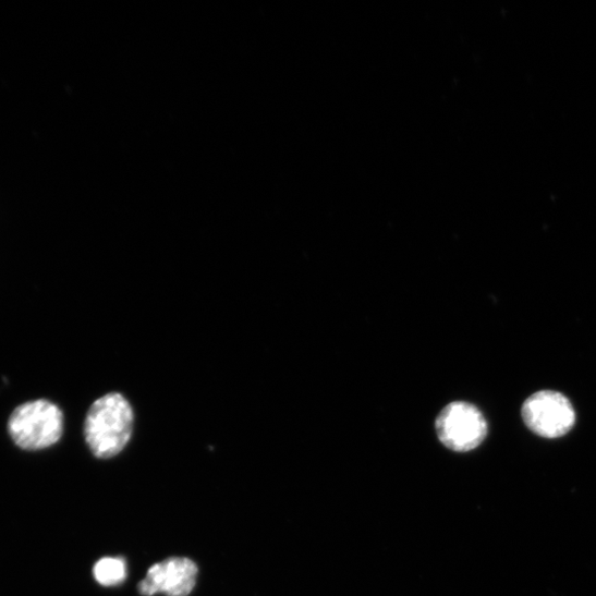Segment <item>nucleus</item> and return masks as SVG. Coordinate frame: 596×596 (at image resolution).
I'll list each match as a JSON object with an SVG mask.
<instances>
[{
  "instance_id": "f257e3e1",
  "label": "nucleus",
  "mask_w": 596,
  "mask_h": 596,
  "mask_svg": "<svg viewBox=\"0 0 596 596\" xmlns=\"http://www.w3.org/2000/svg\"><path fill=\"white\" fill-rule=\"evenodd\" d=\"M134 411L119 392H110L94 402L84 422V437L98 459H111L129 445L134 430Z\"/></svg>"
},
{
  "instance_id": "f03ea898",
  "label": "nucleus",
  "mask_w": 596,
  "mask_h": 596,
  "mask_svg": "<svg viewBox=\"0 0 596 596\" xmlns=\"http://www.w3.org/2000/svg\"><path fill=\"white\" fill-rule=\"evenodd\" d=\"M63 413L48 400L19 406L9 422L14 442L24 450H42L56 445L63 435Z\"/></svg>"
},
{
  "instance_id": "7ed1b4c3",
  "label": "nucleus",
  "mask_w": 596,
  "mask_h": 596,
  "mask_svg": "<svg viewBox=\"0 0 596 596\" xmlns=\"http://www.w3.org/2000/svg\"><path fill=\"white\" fill-rule=\"evenodd\" d=\"M440 441L455 452L478 448L487 437V422L473 404L458 401L447 405L437 419Z\"/></svg>"
},
{
  "instance_id": "20e7f679",
  "label": "nucleus",
  "mask_w": 596,
  "mask_h": 596,
  "mask_svg": "<svg viewBox=\"0 0 596 596\" xmlns=\"http://www.w3.org/2000/svg\"><path fill=\"white\" fill-rule=\"evenodd\" d=\"M523 418L531 431L546 438L565 436L575 423V411L565 396L543 390L531 396L523 405Z\"/></svg>"
},
{
  "instance_id": "39448f33",
  "label": "nucleus",
  "mask_w": 596,
  "mask_h": 596,
  "mask_svg": "<svg viewBox=\"0 0 596 596\" xmlns=\"http://www.w3.org/2000/svg\"><path fill=\"white\" fill-rule=\"evenodd\" d=\"M197 564L183 557L168 558L151 565L138 584L144 596L162 593L167 596H188L197 582Z\"/></svg>"
},
{
  "instance_id": "423d86ee",
  "label": "nucleus",
  "mask_w": 596,
  "mask_h": 596,
  "mask_svg": "<svg viewBox=\"0 0 596 596\" xmlns=\"http://www.w3.org/2000/svg\"><path fill=\"white\" fill-rule=\"evenodd\" d=\"M94 574L104 586L120 585L127 576L126 562L123 558H102L96 563Z\"/></svg>"
}]
</instances>
